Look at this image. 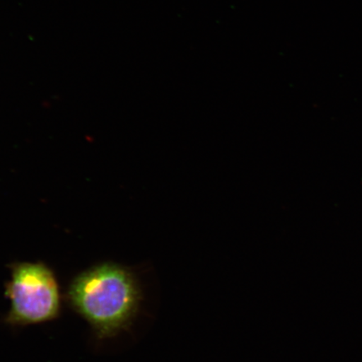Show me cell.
Instances as JSON below:
<instances>
[{"mask_svg": "<svg viewBox=\"0 0 362 362\" xmlns=\"http://www.w3.org/2000/svg\"><path fill=\"white\" fill-rule=\"evenodd\" d=\"M6 296L11 302L8 324H42L56 319L60 313V288L53 272L42 264L13 265Z\"/></svg>", "mask_w": 362, "mask_h": 362, "instance_id": "cell-2", "label": "cell"}, {"mask_svg": "<svg viewBox=\"0 0 362 362\" xmlns=\"http://www.w3.org/2000/svg\"><path fill=\"white\" fill-rule=\"evenodd\" d=\"M67 297L72 309L103 338L115 336L133 322L141 291L129 270L103 264L75 278Z\"/></svg>", "mask_w": 362, "mask_h": 362, "instance_id": "cell-1", "label": "cell"}]
</instances>
